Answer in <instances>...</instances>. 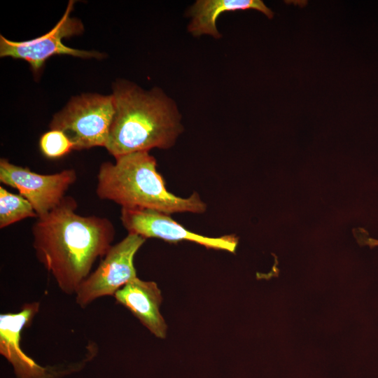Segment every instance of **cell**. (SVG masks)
<instances>
[{
  "label": "cell",
  "mask_w": 378,
  "mask_h": 378,
  "mask_svg": "<svg viewBox=\"0 0 378 378\" xmlns=\"http://www.w3.org/2000/svg\"><path fill=\"white\" fill-rule=\"evenodd\" d=\"M77 206L66 196L32 227L37 259L67 295L76 293L97 259L107 253L115 234L108 218L79 215Z\"/></svg>",
  "instance_id": "1"
},
{
  "label": "cell",
  "mask_w": 378,
  "mask_h": 378,
  "mask_svg": "<svg viewBox=\"0 0 378 378\" xmlns=\"http://www.w3.org/2000/svg\"><path fill=\"white\" fill-rule=\"evenodd\" d=\"M114 115L105 148L115 158L123 155L169 149L183 132L176 103L160 88L145 90L127 81L113 87Z\"/></svg>",
  "instance_id": "2"
},
{
  "label": "cell",
  "mask_w": 378,
  "mask_h": 378,
  "mask_svg": "<svg viewBox=\"0 0 378 378\" xmlns=\"http://www.w3.org/2000/svg\"><path fill=\"white\" fill-rule=\"evenodd\" d=\"M97 197L123 209H145L167 214H202L206 203L195 192L181 197L167 190L157 170L155 158L148 151L134 152L102 163L97 174Z\"/></svg>",
  "instance_id": "3"
},
{
  "label": "cell",
  "mask_w": 378,
  "mask_h": 378,
  "mask_svg": "<svg viewBox=\"0 0 378 378\" xmlns=\"http://www.w3.org/2000/svg\"><path fill=\"white\" fill-rule=\"evenodd\" d=\"M113 115L112 94H83L53 116L50 128L64 133L74 150L105 147Z\"/></svg>",
  "instance_id": "4"
},
{
  "label": "cell",
  "mask_w": 378,
  "mask_h": 378,
  "mask_svg": "<svg viewBox=\"0 0 378 378\" xmlns=\"http://www.w3.org/2000/svg\"><path fill=\"white\" fill-rule=\"evenodd\" d=\"M146 239L128 233L122 240L112 245L97 268L79 286L75 293L76 304L84 308L98 298L113 296L136 278L134 258Z\"/></svg>",
  "instance_id": "5"
},
{
  "label": "cell",
  "mask_w": 378,
  "mask_h": 378,
  "mask_svg": "<svg viewBox=\"0 0 378 378\" xmlns=\"http://www.w3.org/2000/svg\"><path fill=\"white\" fill-rule=\"evenodd\" d=\"M74 1H70L65 13L55 26L46 34L24 41H12L0 36V56L27 61L37 74L45 62L55 55H67L81 58H100L97 52L80 50L65 46L62 39L80 34L83 31L80 20L71 18Z\"/></svg>",
  "instance_id": "6"
},
{
  "label": "cell",
  "mask_w": 378,
  "mask_h": 378,
  "mask_svg": "<svg viewBox=\"0 0 378 378\" xmlns=\"http://www.w3.org/2000/svg\"><path fill=\"white\" fill-rule=\"evenodd\" d=\"M77 178L76 172L69 169L52 174H40L27 167L0 160V181L17 189L27 200L38 217L57 206L69 188Z\"/></svg>",
  "instance_id": "7"
},
{
  "label": "cell",
  "mask_w": 378,
  "mask_h": 378,
  "mask_svg": "<svg viewBox=\"0 0 378 378\" xmlns=\"http://www.w3.org/2000/svg\"><path fill=\"white\" fill-rule=\"evenodd\" d=\"M120 220L130 234L145 239L158 238L168 242L181 241L195 242L207 248L234 253L238 237L234 234L209 237L192 232L169 216V214L151 209L121 208Z\"/></svg>",
  "instance_id": "8"
},
{
  "label": "cell",
  "mask_w": 378,
  "mask_h": 378,
  "mask_svg": "<svg viewBox=\"0 0 378 378\" xmlns=\"http://www.w3.org/2000/svg\"><path fill=\"white\" fill-rule=\"evenodd\" d=\"M39 308L40 303L33 302L24 304L18 312L0 315V354L11 363L18 378H54L65 372L40 365L21 347V333L31 323Z\"/></svg>",
  "instance_id": "9"
},
{
  "label": "cell",
  "mask_w": 378,
  "mask_h": 378,
  "mask_svg": "<svg viewBox=\"0 0 378 378\" xmlns=\"http://www.w3.org/2000/svg\"><path fill=\"white\" fill-rule=\"evenodd\" d=\"M113 297L155 336L166 337L167 327L160 312L162 298L155 282L136 277L119 289Z\"/></svg>",
  "instance_id": "10"
},
{
  "label": "cell",
  "mask_w": 378,
  "mask_h": 378,
  "mask_svg": "<svg viewBox=\"0 0 378 378\" xmlns=\"http://www.w3.org/2000/svg\"><path fill=\"white\" fill-rule=\"evenodd\" d=\"M256 10L268 18H272L274 13L261 0H197L188 10L190 18L188 31L194 37L203 35L220 38L216 22L223 13L240 10Z\"/></svg>",
  "instance_id": "11"
},
{
  "label": "cell",
  "mask_w": 378,
  "mask_h": 378,
  "mask_svg": "<svg viewBox=\"0 0 378 378\" xmlns=\"http://www.w3.org/2000/svg\"><path fill=\"white\" fill-rule=\"evenodd\" d=\"M34 217L38 216L27 200L0 187V228Z\"/></svg>",
  "instance_id": "12"
},
{
  "label": "cell",
  "mask_w": 378,
  "mask_h": 378,
  "mask_svg": "<svg viewBox=\"0 0 378 378\" xmlns=\"http://www.w3.org/2000/svg\"><path fill=\"white\" fill-rule=\"evenodd\" d=\"M39 147L43 155L50 159L59 158L74 150L69 138L57 130L44 133L40 138Z\"/></svg>",
  "instance_id": "13"
}]
</instances>
